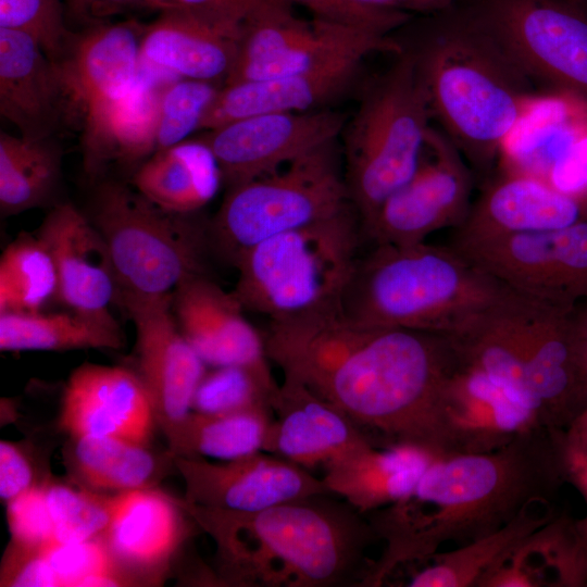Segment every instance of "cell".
I'll return each mask as SVG.
<instances>
[{
  "label": "cell",
  "instance_id": "obj_1",
  "mask_svg": "<svg viewBox=\"0 0 587 587\" xmlns=\"http://www.w3.org/2000/svg\"><path fill=\"white\" fill-rule=\"evenodd\" d=\"M288 355L292 375L373 445L434 460L464 453L450 407L461 359L447 335L364 324L337 307L297 320Z\"/></svg>",
  "mask_w": 587,
  "mask_h": 587
},
{
  "label": "cell",
  "instance_id": "obj_2",
  "mask_svg": "<svg viewBox=\"0 0 587 587\" xmlns=\"http://www.w3.org/2000/svg\"><path fill=\"white\" fill-rule=\"evenodd\" d=\"M569 478L565 432L534 426L487 452L432 461L413 490L365 514L386 547L367 586H380L399 565L491 534L534 503H546Z\"/></svg>",
  "mask_w": 587,
  "mask_h": 587
},
{
  "label": "cell",
  "instance_id": "obj_3",
  "mask_svg": "<svg viewBox=\"0 0 587 587\" xmlns=\"http://www.w3.org/2000/svg\"><path fill=\"white\" fill-rule=\"evenodd\" d=\"M390 35L414 62L432 120L482 184L496 171L509 138L548 95L463 3L414 15Z\"/></svg>",
  "mask_w": 587,
  "mask_h": 587
},
{
  "label": "cell",
  "instance_id": "obj_4",
  "mask_svg": "<svg viewBox=\"0 0 587 587\" xmlns=\"http://www.w3.org/2000/svg\"><path fill=\"white\" fill-rule=\"evenodd\" d=\"M332 496L252 513L179 502L215 541L221 576L229 585L364 586L372 566L365 553L378 537L364 514Z\"/></svg>",
  "mask_w": 587,
  "mask_h": 587
},
{
  "label": "cell",
  "instance_id": "obj_5",
  "mask_svg": "<svg viewBox=\"0 0 587 587\" xmlns=\"http://www.w3.org/2000/svg\"><path fill=\"white\" fill-rule=\"evenodd\" d=\"M508 291L449 245H375L358 260L340 309L369 325L450 336Z\"/></svg>",
  "mask_w": 587,
  "mask_h": 587
},
{
  "label": "cell",
  "instance_id": "obj_6",
  "mask_svg": "<svg viewBox=\"0 0 587 587\" xmlns=\"http://www.w3.org/2000/svg\"><path fill=\"white\" fill-rule=\"evenodd\" d=\"M359 224L350 205L257 243L234 265V295L268 321L339 307L359 260Z\"/></svg>",
  "mask_w": 587,
  "mask_h": 587
},
{
  "label": "cell",
  "instance_id": "obj_7",
  "mask_svg": "<svg viewBox=\"0 0 587 587\" xmlns=\"http://www.w3.org/2000/svg\"><path fill=\"white\" fill-rule=\"evenodd\" d=\"M430 121L414 62L401 50L365 85L340 133L345 182L361 227L417 170Z\"/></svg>",
  "mask_w": 587,
  "mask_h": 587
},
{
  "label": "cell",
  "instance_id": "obj_8",
  "mask_svg": "<svg viewBox=\"0 0 587 587\" xmlns=\"http://www.w3.org/2000/svg\"><path fill=\"white\" fill-rule=\"evenodd\" d=\"M88 216L110 250L118 294L168 296L184 282L205 275L209 224L196 213L165 210L135 188L105 182Z\"/></svg>",
  "mask_w": 587,
  "mask_h": 587
},
{
  "label": "cell",
  "instance_id": "obj_9",
  "mask_svg": "<svg viewBox=\"0 0 587 587\" xmlns=\"http://www.w3.org/2000/svg\"><path fill=\"white\" fill-rule=\"evenodd\" d=\"M350 205L336 138L272 173L226 189L209 223L211 246L235 265L257 243Z\"/></svg>",
  "mask_w": 587,
  "mask_h": 587
},
{
  "label": "cell",
  "instance_id": "obj_10",
  "mask_svg": "<svg viewBox=\"0 0 587 587\" xmlns=\"http://www.w3.org/2000/svg\"><path fill=\"white\" fill-rule=\"evenodd\" d=\"M463 4L545 95L587 100V0H466Z\"/></svg>",
  "mask_w": 587,
  "mask_h": 587
},
{
  "label": "cell",
  "instance_id": "obj_11",
  "mask_svg": "<svg viewBox=\"0 0 587 587\" xmlns=\"http://www.w3.org/2000/svg\"><path fill=\"white\" fill-rule=\"evenodd\" d=\"M284 4L250 20L237 41L234 65L223 85L313 71L346 59L391 55L401 47L391 35L298 17Z\"/></svg>",
  "mask_w": 587,
  "mask_h": 587
},
{
  "label": "cell",
  "instance_id": "obj_12",
  "mask_svg": "<svg viewBox=\"0 0 587 587\" xmlns=\"http://www.w3.org/2000/svg\"><path fill=\"white\" fill-rule=\"evenodd\" d=\"M577 305L554 307L514 291L510 298L529 407L538 426L567 430L587 411V376L575 317Z\"/></svg>",
  "mask_w": 587,
  "mask_h": 587
},
{
  "label": "cell",
  "instance_id": "obj_13",
  "mask_svg": "<svg viewBox=\"0 0 587 587\" xmlns=\"http://www.w3.org/2000/svg\"><path fill=\"white\" fill-rule=\"evenodd\" d=\"M449 246L526 298L561 308L587 300V220L558 229Z\"/></svg>",
  "mask_w": 587,
  "mask_h": 587
},
{
  "label": "cell",
  "instance_id": "obj_14",
  "mask_svg": "<svg viewBox=\"0 0 587 587\" xmlns=\"http://www.w3.org/2000/svg\"><path fill=\"white\" fill-rule=\"evenodd\" d=\"M475 176L438 128L430 126L420 165L361 227L374 245L412 246L433 233L458 228L471 208Z\"/></svg>",
  "mask_w": 587,
  "mask_h": 587
},
{
  "label": "cell",
  "instance_id": "obj_15",
  "mask_svg": "<svg viewBox=\"0 0 587 587\" xmlns=\"http://www.w3.org/2000/svg\"><path fill=\"white\" fill-rule=\"evenodd\" d=\"M347 114L330 108L243 117L196 137L213 153L226 189L272 173L336 139Z\"/></svg>",
  "mask_w": 587,
  "mask_h": 587
},
{
  "label": "cell",
  "instance_id": "obj_16",
  "mask_svg": "<svg viewBox=\"0 0 587 587\" xmlns=\"http://www.w3.org/2000/svg\"><path fill=\"white\" fill-rule=\"evenodd\" d=\"M117 302L135 326V371L149 392L157 425L167 438L190 413L193 394L208 366L182 334L172 295L120 292Z\"/></svg>",
  "mask_w": 587,
  "mask_h": 587
},
{
  "label": "cell",
  "instance_id": "obj_17",
  "mask_svg": "<svg viewBox=\"0 0 587 587\" xmlns=\"http://www.w3.org/2000/svg\"><path fill=\"white\" fill-rule=\"evenodd\" d=\"M263 452L223 462L174 457L185 483L184 499L203 508L252 513L297 498L332 494L307 469Z\"/></svg>",
  "mask_w": 587,
  "mask_h": 587
},
{
  "label": "cell",
  "instance_id": "obj_18",
  "mask_svg": "<svg viewBox=\"0 0 587 587\" xmlns=\"http://www.w3.org/2000/svg\"><path fill=\"white\" fill-rule=\"evenodd\" d=\"M450 242L558 229L587 220V201L547 180L498 165L482 184Z\"/></svg>",
  "mask_w": 587,
  "mask_h": 587
},
{
  "label": "cell",
  "instance_id": "obj_19",
  "mask_svg": "<svg viewBox=\"0 0 587 587\" xmlns=\"http://www.w3.org/2000/svg\"><path fill=\"white\" fill-rule=\"evenodd\" d=\"M58 426L67 436H112L149 446L158 425L136 371L83 363L64 386Z\"/></svg>",
  "mask_w": 587,
  "mask_h": 587
},
{
  "label": "cell",
  "instance_id": "obj_20",
  "mask_svg": "<svg viewBox=\"0 0 587 587\" xmlns=\"http://www.w3.org/2000/svg\"><path fill=\"white\" fill-rule=\"evenodd\" d=\"M36 235L53 260L58 276L55 300L66 310L115 320L118 283L108 245L88 215L74 204H55Z\"/></svg>",
  "mask_w": 587,
  "mask_h": 587
},
{
  "label": "cell",
  "instance_id": "obj_21",
  "mask_svg": "<svg viewBox=\"0 0 587 587\" xmlns=\"http://www.w3.org/2000/svg\"><path fill=\"white\" fill-rule=\"evenodd\" d=\"M135 20L87 25L71 32L54 62L71 111L84 114L96 104L128 91L141 75V36Z\"/></svg>",
  "mask_w": 587,
  "mask_h": 587
},
{
  "label": "cell",
  "instance_id": "obj_22",
  "mask_svg": "<svg viewBox=\"0 0 587 587\" xmlns=\"http://www.w3.org/2000/svg\"><path fill=\"white\" fill-rule=\"evenodd\" d=\"M178 327L207 366L242 365L271 373L264 337L246 319L234 292L207 275L196 276L172 294Z\"/></svg>",
  "mask_w": 587,
  "mask_h": 587
},
{
  "label": "cell",
  "instance_id": "obj_23",
  "mask_svg": "<svg viewBox=\"0 0 587 587\" xmlns=\"http://www.w3.org/2000/svg\"><path fill=\"white\" fill-rule=\"evenodd\" d=\"M272 409L277 419L270 424L262 451L307 470L374 446L344 412L291 376L284 375Z\"/></svg>",
  "mask_w": 587,
  "mask_h": 587
},
{
  "label": "cell",
  "instance_id": "obj_24",
  "mask_svg": "<svg viewBox=\"0 0 587 587\" xmlns=\"http://www.w3.org/2000/svg\"><path fill=\"white\" fill-rule=\"evenodd\" d=\"M187 515L178 498L157 488L126 491L99 538L137 586L160 584L186 537Z\"/></svg>",
  "mask_w": 587,
  "mask_h": 587
},
{
  "label": "cell",
  "instance_id": "obj_25",
  "mask_svg": "<svg viewBox=\"0 0 587 587\" xmlns=\"http://www.w3.org/2000/svg\"><path fill=\"white\" fill-rule=\"evenodd\" d=\"M72 112L54 62L30 35L0 27V113L29 139L52 137Z\"/></svg>",
  "mask_w": 587,
  "mask_h": 587
},
{
  "label": "cell",
  "instance_id": "obj_26",
  "mask_svg": "<svg viewBox=\"0 0 587 587\" xmlns=\"http://www.w3.org/2000/svg\"><path fill=\"white\" fill-rule=\"evenodd\" d=\"M363 59H346L298 74L223 85L205 111L199 130L265 113L328 109L358 82Z\"/></svg>",
  "mask_w": 587,
  "mask_h": 587
},
{
  "label": "cell",
  "instance_id": "obj_27",
  "mask_svg": "<svg viewBox=\"0 0 587 587\" xmlns=\"http://www.w3.org/2000/svg\"><path fill=\"white\" fill-rule=\"evenodd\" d=\"M161 91L141 74L128 91L84 114L82 145L89 175L110 162L134 164L155 152Z\"/></svg>",
  "mask_w": 587,
  "mask_h": 587
},
{
  "label": "cell",
  "instance_id": "obj_28",
  "mask_svg": "<svg viewBox=\"0 0 587 587\" xmlns=\"http://www.w3.org/2000/svg\"><path fill=\"white\" fill-rule=\"evenodd\" d=\"M62 455L70 483L107 494L157 488L176 470L170 450L112 436H68Z\"/></svg>",
  "mask_w": 587,
  "mask_h": 587
},
{
  "label": "cell",
  "instance_id": "obj_29",
  "mask_svg": "<svg viewBox=\"0 0 587 587\" xmlns=\"http://www.w3.org/2000/svg\"><path fill=\"white\" fill-rule=\"evenodd\" d=\"M141 60L183 78L225 82L237 54V40L173 10L145 25Z\"/></svg>",
  "mask_w": 587,
  "mask_h": 587
},
{
  "label": "cell",
  "instance_id": "obj_30",
  "mask_svg": "<svg viewBox=\"0 0 587 587\" xmlns=\"http://www.w3.org/2000/svg\"><path fill=\"white\" fill-rule=\"evenodd\" d=\"M432 461L409 447L369 446L327 464L322 479L333 495L365 514L409 495Z\"/></svg>",
  "mask_w": 587,
  "mask_h": 587
},
{
  "label": "cell",
  "instance_id": "obj_31",
  "mask_svg": "<svg viewBox=\"0 0 587 587\" xmlns=\"http://www.w3.org/2000/svg\"><path fill=\"white\" fill-rule=\"evenodd\" d=\"M450 402L464 453L495 450L538 426L503 386L462 360L451 382Z\"/></svg>",
  "mask_w": 587,
  "mask_h": 587
},
{
  "label": "cell",
  "instance_id": "obj_32",
  "mask_svg": "<svg viewBox=\"0 0 587 587\" xmlns=\"http://www.w3.org/2000/svg\"><path fill=\"white\" fill-rule=\"evenodd\" d=\"M133 187L159 207L176 213H197L223 184L211 150L197 138L159 150L143 161Z\"/></svg>",
  "mask_w": 587,
  "mask_h": 587
},
{
  "label": "cell",
  "instance_id": "obj_33",
  "mask_svg": "<svg viewBox=\"0 0 587 587\" xmlns=\"http://www.w3.org/2000/svg\"><path fill=\"white\" fill-rule=\"evenodd\" d=\"M534 503L525 508L500 529L441 554H434L432 565L416 572L411 587H479L500 569L516 549L536 530L552 520L551 510L534 512Z\"/></svg>",
  "mask_w": 587,
  "mask_h": 587
},
{
  "label": "cell",
  "instance_id": "obj_34",
  "mask_svg": "<svg viewBox=\"0 0 587 587\" xmlns=\"http://www.w3.org/2000/svg\"><path fill=\"white\" fill-rule=\"evenodd\" d=\"M124 335L116 320L78 312L0 314L1 351L118 350Z\"/></svg>",
  "mask_w": 587,
  "mask_h": 587
},
{
  "label": "cell",
  "instance_id": "obj_35",
  "mask_svg": "<svg viewBox=\"0 0 587 587\" xmlns=\"http://www.w3.org/2000/svg\"><path fill=\"white\" fill-rule=\"evenodd\" d=\"M61 146L52 138L29 139L0 133V212L2 216L47 204L62 174Z\"/></svg>",
  "mask_w": 587,
  "mask_h": 587
},
{
  "label": "cell",
  "instance_id": "obj_36",
  "mask_svg": "<svg viewBox=\"0 0 587 587\" xmlns=\"http://www.w3.org/2000/svg\"><path fill=\"white\" fill-rule=\"evenodd\" d=\"M273 411L250 410L224 414L190 411L166 438L174 457L232 460L262 451Z\"/></svg>",
  "mask_w": 587,
  "mask_h": 587
},
{
  "label": "cell",
  "instance_id": "obj_37",
  "mask_svg": "<svg viewBox=\"0 0 587 587\" xmlns=\"http://www.w3.org/2000/svg\"><path fill=\"white\" fill-rule=\"evenodd\" d=\"M57 292L50 252L36 234H20L0 257V314L43 311Z\"/></svg>",
  "mask_w": 587,
  "mask_h": 587
},
{
  "label": "cell",
  "instance_id": "obj_38",
  "mask_svg": "<svg viewBox=\"0 0 587 587\" xmlns=\"http://www.w3.org/2000/svg\"><path fill=\"white\" fill-rule=\"evenodd\" d=\"M45 490L54 539L60 544L99 538L111 524L123 494L99 492L50 478Z\"/></svg>",
  "mask_w": 587,
  "mask_h": 587
},
{
  "label": "cell",
  "instance_id": "obj_39",
  "mask_svg": "<svg viewBox=\"0 0 587 587\" xmlns=\"http://www.w3.org/2000/svg\"><path fill=\"white\" fill-rule=\"evenodd\" d=\"M272 373L242 365H224L205 371L192 397L191 411L224 414L272 409L278 388Z\"/></svg>",
  "mask_w": 587,
  "mask_h": 587
},
{
  "label": "cell",
  "instance_id": "obj_40",
  "mask_svg": "<svg viewBox=\"0 0 587 587\" xmlns=\"http://www.w3.org/2000/svg\"><path fill=\"white\" fill-rule=\"evenodd\" d=\"M221 87L215 82L183 78L161 91L157 151L199 130L202 117Z\"/></svg>",
  "mask_w": 587,
  "mask_h": 587
},
{
  "label": "cell",
  "instance_id": "obj_41",
  "mask_svg": "<svg viewBox=\"0 0 587 587\" xmlns=\"http://www.w3.org/2000/svg\"><path fill=\"white\" fill-rule=\"evenodd\" d=\"M0 27L30 35L53 62L71 34L64 0H0Z\"/></svg>",
  "mask_w": 587,
  "mask_h": 587
},
{
  "label": "cell",
  "instance_id": "obj_42",
  "mask_svg": "<svg viewBox=\"0 0 587 587\" xmlns=\"http://www.w3.org/2000/svg\"><path fill=\"white\" fill-rule=\"evenodd\" d=\"M285 0H150L149 9L173 10L216 29L238 41L242 27L255 16ZM290 4V3H289Z\"/></svg>",
  "mask_w": 587,
  "mask_h": 587
},
{
  "label": "cell",
  "instance_id": "obj_43",
  "mask_svg": "<svg viewBox=\"0 0 587 587\" xmlns=\"http://www.w3.org/2000/svg\"><path fill=\"white\" fill-rule=\"evenodd\" d=\"M310 11L313 18L389 36L414 15L364 5L355 0H285Z\"/></svg>",
  "mask_w": 587,
  "mask_h": 587
},
{
  "label": "cell",
  "instance_id": "obj_44",
  "mask_svg": "<svg viewBox=\"0 0 587 587\" xmlns=\"http://www.w3.org/2000/svg\"><path fill=\"white\" fill-rule=\"evenodd\" d=\"M11 541L46 549L57 542L45 485L33 487L7 502Z\"/></svg>",
  "mask_w": 587,
  "mask_h": 587
},
{
  "label": "cell",
  "instance_id": "obj_45",
  "mask_svg": "<svg viewBox=\"0 0 587 587\" xmlns=\"http://www.w3.org/2000/svg\"><path fill=\"white\" fill-rule=\"evenodd\" d=\"M61 587H84V584L115 566L100 538L73 542H54L46 548Z\"/></svg>",
  "mask_w": 587,
  "mask_h": 587
},
{
  "label": "cell",
  "instance_id": "obj_46",
  "mask_svg": "<svg viewBox=\"0 0 587 587\" xmlns=\"http://www.w3.org/2000/svg\"><path fill=\"white\" fill-rule=\"evenodd\" d=\"M1 587H61L46 549L10 542L0 567Z\"/></svg>",
  "mask_w": 587,
  "mask_h": 587
},
{
  "label": "cell",
  "instance_id": "obj_47",
  "mask_svg": "<svg viewBox=\"0 0 587 587\" xmlns=\"http://www.w3.org/2000/svg\"><path fill=\"white\" fill-rule=\"evenodd\" d=\"M47 482L38 479L30 454L22 445L1 440L0 498L2 501L8 502L20 494L45 485Z\"/></svg>",
  "mask_w": 587,
  "mask_h": 587
},
{
  "label": "cell",
  "instance_id": "obj_48",
  "mask_svg": "<svg viewBox=\"0 0 587 587\" xmlns=\"http://www.w3.org/2000/svg\"><path fill=\"white\" fill-rule=\"evenodd\" d=\"M149 3L150 0H64L68 14L87 25L105 22L128 9L148 8Z\"/></svg>",
  "mask_w": 587,
  "mask_h": 587
},
{
  "label": "cell",
  "instance_id": "obj_49",
  "mask_svg": "<svg viewBox=\"0 0 587 587\" xmlns=\"http://www.w3.org/2000/svg\"><path fill=\"white\" fill-rule=\"evenodd\" d=\"M364 5L400 11L412 15L434 14L466 0H355Z\"/></svg>",
  "mask_w": 587,
  "mask_h": 587
},
{
  "label": "cell",
  "instance_id": "obj_50",
  "mask_svg": "<svg viewBox=\"0 0 587 587\" xmlns=\"http://www.w3.org/2000/svg\"><path fill=\"white\" fill-rule=\"evenodd\" d=\"M569 478H572L587 501V453H580L567 459Z\"/></svg>",
  "mask_w": 587,
  "mask_h": 587
},
{
  "label": "cell",
  "instance_id": "obj_51",
  "mask_svg": "<svg viewBox=\"0 0 587 587\" xmlns=\"http://www.w3.org/2000/svg\"><path fill=\"white\" fill-rule=\"evenodd\" d=\"M575 316L579 351L584 370L587 376V300L576 307Z\"/></svg>",
  "mask_w": 587,
  "mask_h": 587
},
{
  "label": "cell",
  "instance_id": "obj_52",
  "mask_svg": "<svg viewBox=\"0 0 587 587\" xmlns=\"http://www.w3.org/2000/svg\"><path fill=\"white\" fill-rule=\"evenodd\" d=\"M577 540L583 553V557L587 564V515L575 523Z\"/></svg>",
  "mask_w": 587,
  "mask_h": 587
}]
</instances>
